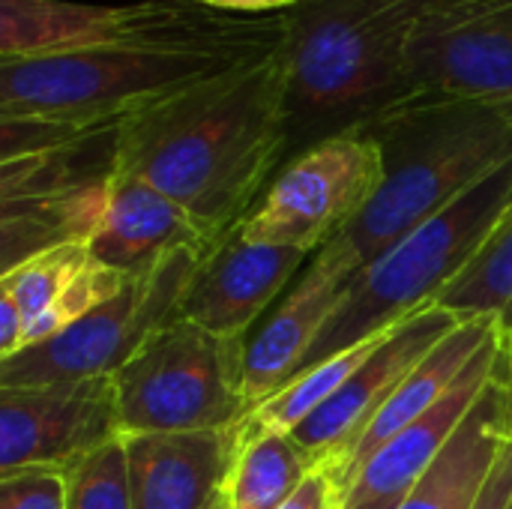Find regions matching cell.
<instances>
[{"mask_svg":"<svg viewBox=\"0 0 512 509\" xmlns=\"http://www.w3.org/2000/svg\"><path fill=\"white\" fill-rule=\"evenodd\" d=\"M288 159V48L228 66L135 111L117 171L150 183L225 240Z\"/></svg>","mask_w":512,"mask_h":509,"instance_id":"cell-1","label":"cell"},{"mask_svg":"<svg viewBox=\"0 0 512 509\" xmlns=\"http://www.w3.org/2000/svg\"><path fill=\"white\" fill-rule=\"evenodd\" d=\"M438 3L303 0L291 9L288 159L411 102V45Z\"/></svg>","mask_w":512,"mask_h":509,"instance_id":"cell-2","label":"cell"},{"mask_svg":"<svg viewBox=\"0 0 512 509\" xmlns=\"http://www.w3.org/2000/svg\"><path fill=\"white\" fill-rule=\"evenodd\" d=\"M360 135L381 147L384 180L333 240L360 267L512 159V99L408 102Z\"/></svg>","mask_w":512,"mask_h":509,"instance_id":"cell-3","label":"cell"},{"mask_svg":"<svg viewBox=\"0 0 512 509\" xmlns=\"http://www.w3.org/2000/svg\"><path fill=\"white\" fill-rule=\"evenodd\" d=\"M291 12L240 15L201 0L93 6L66 0H0V60L93 48H168L255 60L288 42Z\"/></svg>","mask_w":512,"mask_h":509,"instance_id":"cell-4","label":"cell"},{"mask_svg":"<svg viewBox=\"0 0 512 509\" xmlns=\"http://www.w3.org/2000/svg\"><path fill=\"white\" fill-rule=\"evenodd\" d=\"M510 213L512 159L363 267L303 369L438 303Z\"/></svg>","mask_w":512,"mask_h":509,"instance_id":"cell-5","label":"cell"},{"mask_svg":"<svg viewBox=\"0 0 512 509\" xmlns=\"http://www.w3.org/2000/svg\"><path fill=\"white\" fill-rule=\"evenodd\" d=\"M228 66L237 63L168 48H93L0 60V117L123 123L135 111Z\"/></svg>","mask_w":512,"mask_h":509,"instance_id":"cell-6","label":"cell"},{"mask_svg":"<svg viewBox=\"0 0 512 509\" xmlns=\"http://www.w3.org/2000/svg\"><path fill=\"white\" fill-rule=\"evenodd\" d=\"M243 357L246 339L216 336L186 318L165 324L114 375L123 438L240 426L252 414Z\"/></svg>","mask_w":512,"mask_h":509,"instance_id":"cell-7","label":"cell"},{"mask_svg":"<svg viewBox=\"0 0 512 509\" xmlns=\"http://www.w3.org/2000/svg\"><path fill=\"white\" fill-rule=\"evenodd\" d=\"M204 252L183 249L138 273L108 303L60 336L0 360V387H33L117 375L180 312Z\"/></svg>","mask_w":512,"mask_h":509,"instance_id":"cell-8","label":"cell"},{"mask_svg":"<svg viewBox=\"0 0 512 509\" xmlns=\"http://www.w3.org/2000/svg\"><path fill=\"white\" fill-rule=\"evenodd\" d=\"M381 180L384 159L375 138L360 132L327 138L279 168L237 231L249 243L315 255L366 210Z\"/></svg>","mask_w":512,"mask_h":509,"instance_id":"cell-9","label":"cell"},{"mask_svg":"<svg viewBox=\"0 0 512 509\" xmlns=\"http://www.w3.org/2000/svg\"><path fill=\"white\" fill-rule=\"evenodd\" d=\"M120 438L114 375L0 387V477L30 468L69 471Z\"/></svg>","mask_w":512,"mask_h":509,"instance_id":"cell-10","label":"cell"},{"mask_svg":"<svg viewBox=\"0 0 512 509\" xmlns=\"http://www.w3.org/2000/svg\"><path fill=\"white\" fill-rule=\"evenodd\" d=\"M411 102L512 99V0H444L411 45Z\"/></svg>","mask_w":512,"mask_h":509,"instance_id":"cell-11","label":"cell"},{"mask_svg":"<svg viewBox=\"0 0 512 509\" xmlns=\"http://www.w3.org/2000/svg\"><path fill=\"white\" fill-rule=\"evenodd\" d=\"M462 321L468 318H459L438 303L423 306L399 321L369 354V360L345 381V387L291 432L294 441L309 453L315 468L330 471V477L336 480L381 408L402 387V381Z\"/></svg>","mask_w":512,"mask_h":509,"instance_id":"cell-12","label":"cell"},{"mask_svg":"<svg viewBox=\"0 0 512 509\" xmlns=\"http://www.w3.org/2000/svg\"><path fill=\"white\" fill-rule=\"evenodd\" d=\"M360 273L363 267L333 240L312 255V264L300 273L297 285L279 300L261 330L246 339L243 384L252 408L276 396L303 372L312 348Z\"/></svg>","mask_w":512,"mask_h":509,"instance_id":"cell-13","label":"cell"},{"mask_svg":"<svg viewBox=\"0 0 512 509\" xmlns=\"http://www.w3.org/2000/svg\"><path fill=\"white\" fill-rule=\"evenodd\" d=\"M510 354V336L498 324L489 342L477 351L468 369L456 378V384L411 426H405L393 441H387L354 477V483L342 495V507L354 509L381 501V498H405L414 483L435 465V459L450 447L462 423L477 408L489 381L501 372Z\"/></svg>","mask_w":512,"mask_h":509,"instance_id":"cell-14","label":"cell"},{"mask_svg":"<svg viewBox=\"0 0 512 509\" xmlns=\"http://www.w3.org/2000/svg\"><path fill=\"white\" fill-rule=\"evenodd\" d=\"M309 252L249 243L237 228L198 264L177 318L225 339H249V327L270 309L303 267Z\"/></svg>","mask_w":512,"mask_h":509,"instance_id":"cell-15","label":"cell"},{"mask_svg":"<svg viewBox=\"0 0 512 509\" xmlns=\"http://www.w3.org/2000/svg\"><path fill=\"white\" fill-rule=\"evenodd\" d=\"M243 423L219 432L126 435L132 509L210 507L240 456Z\"/></svg>","mask_w":512,"mask_h":509,"instance_id":"cell-16","label":"cell"},{"mask_svg":"<svg viewBox=\"0 0 512 509\" xmlns=\"http://www.w3.org/2000/svg\"><path fill=\"white\" fill-rule=\"evenodd\" d=\"M219 243L222 240H213L177 201L150 183L117 171L105 216L90 240V252L102 264L138 276L174 252L195 249L210 255Z\"/></svg>","mask_w":512,"mask_h":509,"instance_id":"cell-17","label":"cell"},{"mask_svg":"<svg viewBox=\"0 0 512 509\" xmlns=\"http://www.w3.org/2000/svg\"><path fill=\"white\" fill-rule=\"evenodd\" d=\"M512 438L510 354L489 381L471 417L462 423L450 447L414 483L396 509H474L501 450Z\"/></svg>","mask_w":512,"mask_h":509,"instance_id":"cell-18","label":"cell"},{"mask_svg":"<svg viewBox=\"0 0 512 509\" xmlns=\"http://www.w3.org/2000/svg\"><path fill=\"white\" fill-rule=\"evenodd\" d=\"M498 321L489 318H468L462 321L447 339H441L420 363L417 369L402 381V387L393 393V399L381 408V414L375 417V423L369 426V432L363 435V441L357 444L354 456L348 459V465L342 468V474L336 477L339 486V498L345 495V489L354 483V477L360 474V468L387 444L393 441L405 426H411L420 414H426L453 384L456 378L468 369V363L477 357V351L489 342V336L495 333Z\"/></svg>","mask_w":512,"mask_h":509,"instance_id":"cell-19","label":"cell"},{"mask_svg":"<svg viewBox=\"0 0 512 509\" xmlns=\"http://www.w3.org/2000/svg\"><path fill=\"white\" fill-rule=\"evenodd\" d=\"M315 471L291 432H255L243 423V447L225 483L231 509H279Z\"/></svg>","mask_w":512,"mask_h":509,"instance_id":"cell-20","label":"cell"},{"mask_svg":"<svg viewBox=\"0 0 512 509\" xmlns=\"http://www.w3.org/2000/svg\"><path fill=\"white\" fill-rule=\"evenodd\" d=\"M393 327L294 375L276 396H270L267 402L252 408V414L246 417V426L255 432H294L306 417H312L321 405H327L345 387V381L369 360V354L387 339V333Z\"/></svg>","mask_w":512,"mask_h":509,"instance_id":"cell-21","label":"cell"},{"mask_svg":"<svg viewBox=\"0 0 512 509\" xmlns=\"http://www.w3.org/2000/svg\"><path fill=\"white\" fill-rule=\"evenodd\" d=\"M459 318H489L512 333V213L498 225L471 267L438 297Z\"/></svg>","mask_w":512,"mask_h":509,"instance_id":"cell-22","label":"cell"},{"mask_svg":"<svg viewBox=\"0 0 512 509\" xmlns=\"http://www.w3.org/2000/svg\"><path fill=\"white\" fill-rule=\"evenodd\" d=\"M90 258H93L90 243H66L0 273V297L15 303V309L24 318V333L57 300V294L72 282V276Z\"/></svg>","mask_w":512,"mask_h":509,"instance_id":"cell-23","label":"cell"},{"mask_svg":"<svg viewBox=\"0 0 512 509\" xmlns=\"http://www.w3.org/2000/svg\"><path fill=\"white\" fill-rule=\"evenodd\" d=\"M129 279H132L129 273H123V270H117L111 264H102L99 258H90L72 276V282L57 294V300L27 327L21 351L60 336L63 330H69L72 324L87 318L93 309L108 303L114 294H120L129 285Z\"/></svg>","mask_w":512,"mask_h":509,"instance_id":"cell-24","label":"cell"},{"mask_svg":"<svg viewBox=\"0 0 512 509\" xmlns=\"http://www.w3.org/2000/svg\"><path fill=\"white\" fill-rule=\"evenodd\" d=\"M66 509H132L123 438L66 471Z\"/></svg>","mask_w":512,"mask_h":509,"instance_id":"cell-25","label":"cell"},{"mask_svg":"<svg viewBox=\"0 0 512 509\" xmlns=\"http://www.w3.org/2000/svg\"><path fill=\"white\" fill-rule=\"evenodd\" d=\"M0 509H66V471L30 468L3 474Z\"/></svg>","mask_w":512,"mask_h":509,"instance_id":"cell-26","label":"cell"},{"mask_svg":"<svg viewBox=\"0 0 512 509\" xmlns=\"http://www.w3.org/2000/svg\"><path fill=\"white\" fill-rule=\"evenodd\" d=\"M342 507V498H339V486L336 480L330 477V471L324 468H315L303 486L282 504L279 509H339Z\"/></svg>","mask_w":512,"mask_h":509,"instance_id":"cell-27","label":"cell"},{"mask_svg":"<svg viewBox=\"0 0 512 509\" xmlns=\"http://www.w3.org/2000/svg\"><path fill=\"white\" fill-rule=\"evenodd\" d=\"M512 507V438L498 456V465L492 468L486 489L480 492L474 509H510Z\"/></svg>","mask_w":512,"mask_h":509,"instance_id":"cell-28","label":"cell"},{"mask_svg":"<svg viewBox=\"0 0 512 509\" xmlns=\"http://www.w3.org/2000/svg\"><path fill=\"white\" fill-rule=\"evenodd\" d=\"M204 6L222 9V12H240V15H270V12H291L303 0H201Z\"/></svg>","mask_w":512,"mask_h":509,"instance_id":"cell-29","label":"cell"},{"mask_svg":"<svg viewBox=\"0 0 512 509\" xmlns=\"http://www.w3.org/2000/svg\"><path fill=\"white\" fill-rule=\"evenodd\" d=\"M399 504H402V498H381V501H369V504L354 509H396Z\"/></svg>","mask_w":512,"mask_h":509,"instance_id":"cell-30","label":"cell"},{"mask_svg":"<svg viewBox=\"0 0 512 509\" xmlns=\"http://www.w3.org/2000/svg\"><path fill=\"white\" fill-rule=\"evenodd\" d=\"M207 509H231V504H228V492L222 489V492H219V495L213 498V504H210Z\"/></svg>","mask_w":512,"mask_h":509,"instance_id":"cell-31","label":"cell"},{"mask_svg":"<svg viewBox=\"0 0 512 509\" xmlns=\"http://www.w3.org/2000/svg\"><path fill=\"white\" fill-rule=\"evenodd\" d=\"M510 336V372H512V333H507Z\"/></svg>","mask_w":512,"mask_h":509,"instance_id":"cell-32","label":"cell"},{"mask_svg":"<svg viewBox=\"0 0 512 509\" xmlns=\"http://www.w3.org/2000/svg\"><path fill=\"white\" fill-rule=\"evenodd\" d=\"M510 509H512V507H510Z\"/></svg>","mask_w":512,"mask_h":509,"instance_id":"cell-33","label":"cell"}]
</instances>
